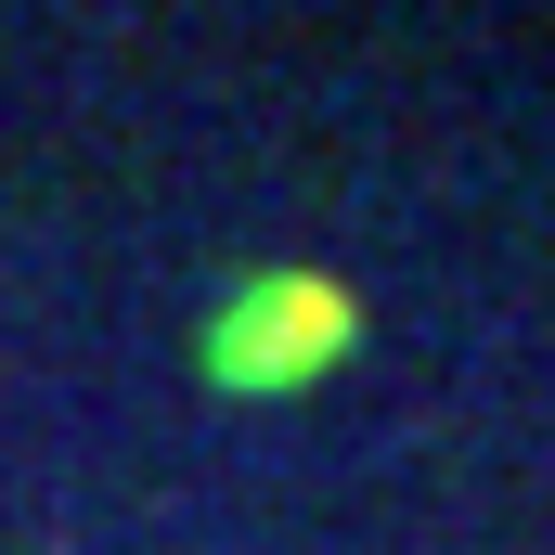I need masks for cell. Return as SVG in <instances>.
<instances>
[{"label": "cell", "mask_w": 555, "mask_h": 555, "mask_svg": "<svg viewBox=\"0 0 555 555\" xmlns=\"http://www.w3.org/2000/svg\"><path fill=\"white\" fill-rule=\"evenodd\" d=\"M349 336V297L336 284H272L246 323H233V375H310V349Z\"/></svg>", "instance_id": "1"}]
</instances>
